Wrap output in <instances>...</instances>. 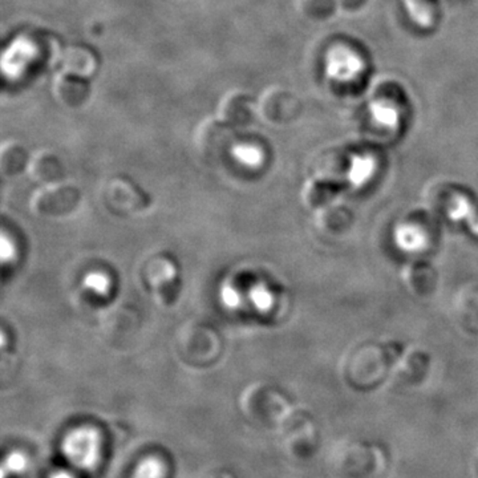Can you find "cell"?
<instances>
[{"mask_svg": "<svg viewBox=\"0 0 478 478\" xmlns=\"http://www.w3.org/2000/svg\"><path fill=\"white\" fill-rule=\"evenodd\" d=\"M400 279L405 290L420 300L432 299L438 293L440 275L432 262L421 258L410 261L403 266Z\"/></svg>", "mask_w": 478, "mask_h": 478, "instance_id": "52a82bcc", "label": "cell"}, {"mask_svg": "<svg viewBox=\"0 0 478 478\" xmlns=\"http://www.w3.org/2000/svg\"><path fill=\"white\" fill-rule=\"evenodd\" d=\"M241 138L237 128L219 118H208L197 127L194 144L205 163L221 165L227 158L235 157Z\"/></svg>", "mask_w": 478, "mask_h": 478, "instance_id": "6da1fadb", "label": "cell"}, {"mask_svg": "<svg viewBox=\"0 0 478 478\" xmlns=\"http://www.w3.org/2000/svg\"><path fill=\"white\" fill-rule=\"evenodd\" d=\"M218 118L237 129L252 127L258 118V100L244 91H230L218 105Z\"/></svg>", "mask_w": 478, "mask_h": 478, "instance_id": "ba28073f", "label": "cell"}, {"mask_svg": "<svg viewBox=\"0 0 478 478\" xmlns=\"http://www.w3.org/2000/svg\"><path fill=\"white\" fill-rule=\"evenodd\" d=\"M367 2L368 0H336V4H338L339 13L354 15L366 7Z\"/></svg>", "mask_w": 478, "mask_h": 478, "instance_id": "d6986e66", "label": "cell"}, {"mask_svg": "<svg viewBox=\"0 0 478 478\" xmlns=\"http://www.w3.org/2000/svg\"><path fill=\"white\" fill-rule=\"evenodd\" d=\"M297 11L314 23L330 21L339 13L336 0H294Z\"/></svg>", "mask_w": 478, "mask_h": 478, "instance_id": "2e32d148", "label": "cell"}, {"mask_svg": "<svg viewBox=\"0 0 478 478\" xmlns=\"http://www.w3.org/2000/svg\"><path fill=\"white\" fill-rule=\"evenodd\" d=\"M165 477V466L163 461L155 457H148L141 461L136 468L133 478H164Z\"/></svg>", "mask_w": 478, "mask_h": 478, "instance_id": "e0dca14e", "label": "cell"}, {"mask_svg": "<svg viewBox=\"0 0 478 478\" xmlns=\"http://www.w3.org/2000/svg\"><path fill=\"white\" fill-rule=\"evenodd\" d=\"M452 315L465 335L478 338V283H469L456 291L452 299Z\"/></svg>", "mask_w": 478, "mask_h": 478, "instance_id": "9c48e42d", "label": "cell"}, {"mask_svg": "<svg viewBox=\"0 0 478 478\" xmlns=\"http://www.w3.org/2000/svg\"><path fill=\"white\" fill-rule=\"evenodd\" d=\"M438 237V216L428 208L407 211L394 227V241L405 252H427Z\"/></svg>", "mask_w": 478, "mask_h": 478, "instance_id": "3957f363", "label": "cell"}, {"mask_svg": "<svg viewBox=\"0 0 478 478\" xmlns=\"http://www.w3.org/2000/svg\"><path fill=\"white\" fill-rule=\"evenodd\" d=\"M61 68L68 74L91 80L99 68V59L88 47L74 44V46L66 47V51L61 55Z\"/></svg>", "mask_w": 478, "mask_h": 478, "instance_id": "5bb4252c", "label": "cell"}, {"mask_svg": "<svg viewBox=\"0 0 478 478\" xmlns=\"http://www.w3.org/2000/svg\"><path fill=\"white\" fill-rule=\"evenodd\" d=\"M52 93L63 107L79 110L91 99V80L61 71L52 83Z\"/></svg>", "mask_w": 478, "mask_h": 478, "instance_id": "8fae6325", "label": "cell"}, {"mask_svg": "<svg viewBox=\"0 0 478 478\" xmlns=\"http://www.w3.org/2000/svg\"><path fill=\"white\" fill-rule=\"evenodd\" d=\"M27 468V457L21 452H13L7 456V458L3 464V474L5 472H10V474H22V472L26 471Z\"/></svg>", "mask_w": 478, "mask_h": 478, "instance_id": "ac0fdd59", "label": "cell"}, {"mask_svg": "<svg viewBox=\"0 0 478 478\" xmlns=\"http://www.w3.org/2000/svg\"><path fill=\"white\" fill-rule=\"evenodd\" d=\"M424 199L428 209L450 221L468 219L477 208L469 190L448 181L430 183L427 191H424Z\"/></svg>", "mask_w": 478, "mask_h": 478, "instance_id": "277c9868", "label": "cell"}, {"mask_svg": "<svg viewBox=\"0 0 478 478\" xmlns=\"http://www.w3.org/2000/svg\"><path fill=\"white\" fill-rule=\"evenodd\" d=\"M303 104L298 94L283 87H270L258 99V118L272 128H286L298 121Z\"/></svg>", "mask_w": 478, "mask_h": 478, "instance_id": "5b68a950", "label": "cell"}, {"mask_svg": "<svg viewBox=\"0 0 478 478\" xmlns=\"http://www.w3.org/2000/svg\"><path fill=\"white\" fill-rule=\"evenodd\" d=\"M344 185L339 180L324 174H315L305 181L302 189L303 204L307 209L316 213L339 201L343 194Z\"/></svg>", "mask_w": 478, "mask_h": 478, "instance_id": "30bf717a", "label": "cell"}, {"mask_svg": "<svg viewBox=\"0 0 478 478\" xmlns=\"http://www.w3.org/2000/svg\"><path fill=\"white\" fill-rule=\"evenodd\" d=\"M82 190L68 181L39 186L30 199V209L36 217L60 219L71 216L82 204Z\"/></svg>", "mask_w": 478, "mask_h": 478, "instance_id": "7a4b0ae2", "label": "cell"}, {"mask_svg": "<svg viewBox=\"0 0 478 478\" xmlns=\"http://www.w3.org/2000/svg\"><path fill=\"white\" fill-rule=\"evenodd\" d=\"M51 478H74V476L68 472H57V474H52Z\"/></svg>", "mask_w": 478, "mask_h": 478, "instance_id": "ffe728a7", "label": "cell"}, {"mask_svg": "<svg viewBox=\"0 0 478 478\" xmlns=\"http://www.w3.org/2000/svg\"><path fill=\"white\" fill-rule=\"evenodd\" d=\"M316 229L327 237L339 238L351 232L355 224L354 211L341 201L314 213Z\"/></svg>", "mask_w": 478, "mask_h": 478, "instance_id": "7c38bea8", "label": "cell"}, {"mask_svg": "<svg viewBox=\"0 0 478 478\" xmlns=\"http://www.w3.org/2000/svg\"><path fill=\"white\" fill-rule=\"evenodd\" d=\"M27 174L40 186L52 185L66 179V168L57 153L49 149L39 150L31 155Z\"/></svg>", "mask_w": 478, "mask_h": 478, "instance_id": "4fadbf2b", "label": "cell"}, {"mask_svg": "<svg viewBox=\"0 0 478 478\" xmlns=\"http://www.w3.org/2000/svg\"><path fill=\"white\" fill-rule=\"evenodd\" d=\"M31 155L18 140H8L0 148V172L5 179H13L27 172Z\"/></svg>", "mask_w": 478, "mask_h": 478, "instance_id": "9a60e30c", "label": "cell"}, {"mask_svg": "<svg viewBox=\"0 0 478 478\" xmlns=\"http://www.w3.org/2000/svg\"><path fill=\"white\" fill-rule=\"evenodd\" d=\"M66 460L82 471H91L102 457V438L92 427L71 430L61 444Z\"/></svg>", "mask_w": 478, "mask_h": 478, "instance_id": "8992f818", "label": "cell"}]
</instances>
